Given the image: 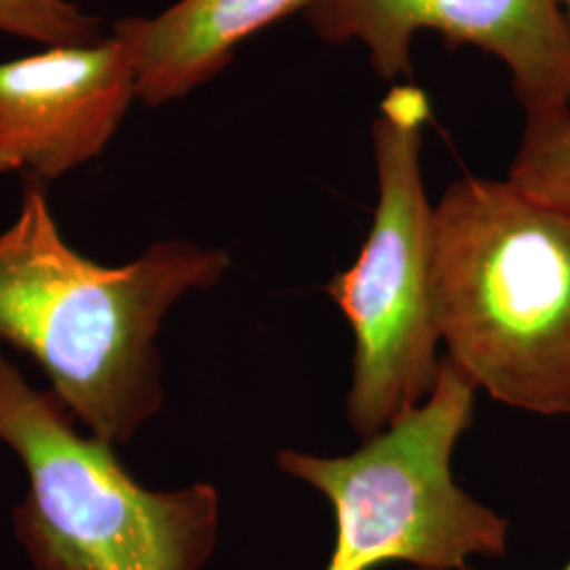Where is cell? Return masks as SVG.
I'll list each match as a JSON object with an SVG mask.
<instances>
[{
  "mask_svg": "<svg viewBox=\"0 0 570 570\" xmlns=\"http://www.w3.org/2000/svg\"><path fill=\"white\" fill-rule=\"evenodd\" d=\"M136 100L134 49L115 23L102 41L0 61V174L49 183L91 164Z\"/></svg>",
  "mask_w": 570,
  "mask_h": 570,
  "instance_id": "cell-7",
  "label": "cell"
},
{
  "mask_svg": "<svg viewBox=\"0 0 570 570\" xmlns=\"http://www.w3.org/2000/svg\"><path fill=\"white\" fill-rule=\"evenodd\" d=\"M564 7H567V13H569V20H570V0H564Z\"/></svg>",
  "mask_w": 570,
  "mask_h": 570,
  "instance_id": "cell-11",
  "label": "cell"
},
{
  "mask_svg": "<svg viewBox=\"0 0 570 570\" xmlns=\"http://www.w3.org/2000/svg\"><path fill=\"white\" fill-rule=\"evenodd\" d=\"M508 183L570 216V106L527 115Z\"/></svg>",
  "mask_w": 570,
  "mask_h": 570,
  "instance_id": "cell-9",
  "label": "cell"
},
{
  "mask_svg": "<svg viewBox=\"0 0 570 570\" xmlns=\"http://www.w3.org/2000/svg\"><path fill=\"white\" fill-rule=\"evenodd\" d=\"M0 444L28 478L11 529L30 570H202L216 550V487H142L51 389L28 383L2 343Z\"/></svg>",
  "mask_w": 570,
  "mask_h": 570,
  "instance_id": "cell-3",
  "label": "cell"
},
{
  "mask_svg": "<svg viewBox=\"0 0 570 570\" xmlns=\"http://www.w3.org/2000/svg\"><path fill=\"white\" fill-rule=\"evenodd\" d=\"M431 301L452 366L505 406L570 416V216L465 176L433 205Z\"/></svg>",
  "mask_w": 570,
  "mask_h": 570,
  "instance_id": "cell-2",
  "label": "cell"
},
{
  "mask_svg": "<svg viewBox=\"0 0 570 570\" xmlns=\"http://www.w3.org/2000/svg\"><path fill=\"white\" fill-rule=\"evenodd\" d=\"M414 570H425V569H414ZM465 570H473V569H465ZM564 570H570V560H569V564H567V569Z\"/></svg>",
  "mask_w": 570,
  "mask_h": 570,
  "instance_id": "cell-12",
  "label": "cell"
},
{
  "mask_svg": "<svg viewBox=\"0 0 570 570\" xmlns=\"http://www.w3.org/2000/svg\"><path fill=\"white\" fill-rule=\"evenodd\" d=\"M313 0H178L155 18L115 21L136 58L138 100L165 106L214 81L237 49Z\"/></svg>",
  "mask_w": 570,
  "mask_h": 570,
  "instance_id": "cell-8",
  "label": "cell"
},
{
  "mask_svg": "<svg viewBox=\"0 0 570 570\" xmlns=\"http://www.w3.org/2000/svg\"><path fill=\"white\" fill-rule=\"evenodd\" d=\"M228 266L225 249L183 239L100 265L63 239L47 183L26 176L18 216L0 233V343L41 366L85 431L125 446L164 407L167 313L220 284Z\"/></svg>",
  "mask_w": 570,
  "mask_h": 570,
  "instance_id": "cell-1",
  "label": "cell"
},
{
  "mask_svg": "<svg viewBox=\"0 0 570 570\" xmlns=\"http://www.w3.org/2000/svg\"><path fill=\"white\" fill-rule=\"evenodd\" d=\"M478 387L442 360L423 406L412 407L346 456L277 452V468L332 503L336 541L326 570L393 562L465 570L469 556L501 558L510 522L459 489L450 463L473 423Z\"/></svg>",
  "mask_w": 570,
  "mask_h": 570,
  "instance_id": "cell-4",
  "label": "cell"
},
{
  "mask_svg": "<svg viewBox=\"0 0 570 570\" xmlns=\"http://www.w3.org/2000/svg\"><path fill=\"white\" fill-rule=\"evenodd\" d=\"M428 94L393 85L372 121L379 204L357 261L336 273L327 296L355 338L346 414L370 440L429 397L440 379V330L431 301L433 205L423 180Z\"/></svg>",
  "mask_w": 570,
  "mask_h": 570,
  "instance_id": "cell-5",
  "label": "cell"
},
{
  "mask_svg": "<svg viewBox=\"0 0 570 570\" xmlns=\"http://www.w3.org/2000/svg\"><path fill=\"white\" fill-rule=\"evenodd\" d=\"M0 32L42 47L102 41L104 20L79 0H0Z\"/></svg>",
  "mask_w": 570,
  "mask_h": 570,
  "instance_id": "cell-10",
  "label": "cell"
},
{
  "mask_svg": "<svg viewBox=\"0 0 570 570\" xmlns=\"http://www.w3.org/2000/svg\"><path fill=\"white\" fill-rule=\"evenodd\" d=\"M303 16L322 42L362 45L381 81L410 79L414 41L433 32L501 61L524 115L570 106L564 0H313Z\"/></svg>",
  "mask_w": 570,
  "mask_h": 570,
  "instance_id": "cell-6",
  "label": "cell"
}]
</instances>
